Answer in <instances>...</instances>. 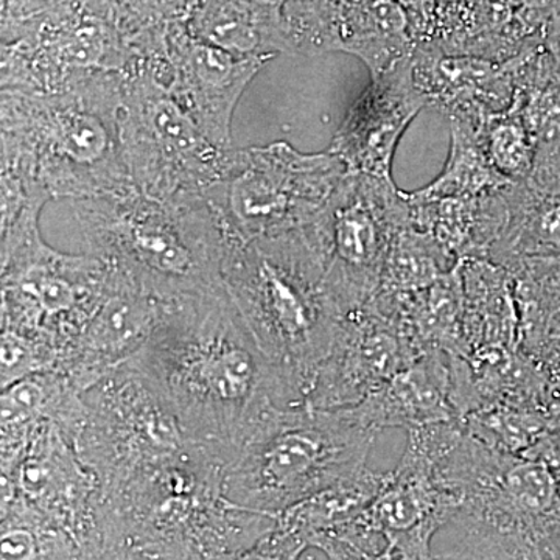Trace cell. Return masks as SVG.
I'll use <instances>...</instances> for the list:
<instances>
[{
	"label": "cell",
	"mask_w": 560,
	"mask_h": 560,
	"mask_svg": "<svg viewBox=\"0 0 560 560\" xmlns=\"http://www.w3.org/2000/svg\"><path fill=\"white\" fill-rule=\"evenodd\" d=\"M223 464L278 407H300L226 290L171 304L128 363Z\"/></svg>",
	"instance_id": "obj_1"
},
{
	"label": "cell",
	"mask_w": 560,
	"mask_h": 560,
	"mask_svg": "<svg viewBox=\"0 0 560 560\" xmlns=\"http://www.w3.org/2000/svg\"><path fill=\"white\" fill-rule=\"evenodd\" d=\"M124 77L98 73L57 92L2 90V176L50 200L136 191L121 151Z\"/></svg>",
	"instance_id": "obj_2"
},
{
	"label": "cell",
	"mask_w": 560,
	"mask_h": 560,
	"mask_svg": "<svg viewBox=\"0 0 560 560\" xmlns=\"http://www.w3.org/2000/svg\"><path fill=\"white\" fill-rule=\"evenodd\" d=\"M223 285L257 348L291 396L305 405L345 313L331 300L326 261L307 228L232 242Z\"/></svg>",
	"instance_id": "obj_3"
},
{
	"label": "cell",
	"mask_w": 560,
	"mask_h": 560,
	"mask_svg": "<svg viewBox=\"0 0 560 560\" xmlns=\"http://www.w3.org/2000/svg\"><path fill=\"white\" fill-rule=\"evenodd\" d=\"M90 253L175 304L223 289L231 238L208 198L156 201L138 190L73 201Z\"/></svg>",
	"instance_id": "obj_4"
},
{
	"label": "cell",
	"mask_w": 560,
	"mask_h": 560,
	"mask_svg": "<svg viewBox=\"0 0 560 560\" xmlns=\"http://www.w3.org/2000/svg\"><path fill=\"white\" fill-rule=\"evenodd\" d=\"M375 440L348 408H275L224 464V492L272 517L366 469Z\"/></svg>",
	"instance_id": "obj_5"
},
{
	"label": "cell",
	"mask_w": 560,
	"mask_h": 560,
	"mask_svg": "<svg viewBox=\"0 0 560 560\" xmlns=\"http://www.w3.org/2000/svg\"><path fill=\"white\" fill-rule=\"evenodd\" d=\"M43 208L28 206L2 220V330L50 349L60 364L105 294L113 268L97 254L51 248L40 235Z\"/></svg>",
	"instance_id": "obj_6"
},
{
	"label": "cell",
	"mask_w": 560,
	"mask_h": 560,
	"mask_svg": "<svg viewBox=\"0 0 560 560\" xmlns=\"http://www.w3.org/2000/svg\"><path fill=\"white\" fill-rule=\"evenodd\" d=\"M121 151L136 190L156 201L206 197L226 172L220 149L149 69L131 61L124 77Z\"/></svg>",
	"instance_id": "obj_7"
},
{
	"label": "cell",
	"mask_w": 560,
	"mask_h": 560,
	"mask_svg": "<svg viewBox=\"0 0 560 560\" xmlns=\"http://www.w3.org/2000/svg\"><path fill=\"white\" fill-rule=\"evenodd\" d=\"M346 173L330 151L302 153L287 142L232 149L223 178L206 198L231 243H245L311 224Z\"/></svg>",
	"instance_id": "obj_8"
},
{
	"label": "cell",
	"mask_w": 560,
	"mask_h": 560,
	"mask_svg": "<svg viewBox=\"0 0 560 560\" xmlns=\"http://www.w3.org/2000/svg\"><path fill=\"white\" fill-rule=\"evenodd\" d=\"M131 58L110 0H57L2 25V90H68L98 73L127 72Z\"/></svg>",
	"instance_id": "obj_9"
},
{
	"label": "cell",
	"mask_w": 560,
	"mask_h": 560,
	"mask_svg": "<svg viewBox=\"0 0 560 560\" xmlns=\"http://www.w3.org/2000/svg\"><path fill=\"white\" fill-rule=\"evenodd\" d=\"M73 447L105 495L140 470L175 458L197 441L149 383L124 364L84 390Z\"/></svg>",
	"instance_id": "obj_10"
},
{
	"label": "cell",
	"mask_w": 560,
	"mask_h": 560,
	"mask_svg": "<svg viewBox=\"0 0 560 560\" xmlns=\"http://www.w3.org/2000/svg\"><path fill=\"white\" fill-rule=\"evenodd\" d=\"M408 215L410 205L394 180L348 172L305 226L326 261L331 300L345 315L377 294L390 243Z\"/></svg>",
	"instance_id": "obj_11"
},
{
	"label": "cell",
	"mask_w": 560,
	"mask_h": 560,
	"mask_svg": "<svg viewBox=\"0 0 560 560\" xmlns=\"http://www.w3.org/2000/svg\"><path fill=\"white\" fill-rule=\"evenodd\" d=\"M136 60L172 92L217 147L232 149L235 108L272 58L238 57L197 38L186 22H176L136 51Z\"/></svg>",
	"instance_id": "obj_12"
},
{
	"label": "cell",
	"mask_w": 560,
	"mask_h": 560,
	"mask_svg": "<svg viewBox=\"0 0 560 560\" xmlns=\"http://www.w3.org/2000/svg\"><path fill=\"white\" fill-rule=\"evenodd\" d=\"M13 493L69 533L92 558L106 550L102 486L55 423L36 431L20 458L0 475Z\"/></svg>",
	"instance_id": "obj_13"
},
{
	"label": "cell",
	"mask_w": 560,
	"mask_h": 560,
	"mask_svg": "<svg viewBox=\"0 0 560 560\" xmlns=\"http://www.w3.org/2000/svg\"><path fill=\"white\" fill-rule=\"evenodd\" d=\"M419 359L399 324L366 304L342 320L337 341L308 390L305 407H353Z\"/></svg>",
	"instance_id": "obj_14"
},
{
	"label": "cell",
	"mask_w": 560,
	"mask_h": 560,
	"mask_svg": "<svg viewBox=\"0 0 560 560\" xmlns=\"http://www.w3.org/2000/svg\"><path fill=\"white\" fill-rule=\"evenodd\" d=\"M110 268L105 294L55 370L80 393L128 363L171 307L113 264Z\"/></svg>",
	"instance_id": "obj_15"
},
{
	"label": "cell",
	"mask_w": 560,
	"mask_h": 560,
	"mask_svg": "<svg viewBox=\"0 0 560 560\" xmlns=\"http://www.w3.org/2000/svg\"><path fill=\"white\" fill-rule=\"evenodd\" d=\"M427 101L412 77V57L372 77L335 132L330 153L348 172L393 179V161L401 136Z\"/></svg>",
	"instance_id": "obj_16"
},
{
	"label": "cell",
	"mask_w": 560,
	"mask_h": 560,
	"mask_svg": "<svg viewBox=\"0 0 560 560\" xmlns=\"http://www.w3.org/2000/svg\"><path fill=\"white\" fill-rule=\"evenodd\" d=\"M463 503L434 474L433 464L418 445L407 442L399 466L366 511L372 530L408 560L429 559L430 539Z\"/></svg>",
	"instance_id": "obj_17"
},
{
	"label": "cell",
	"mask_w": 560,
	"mask_h": 560,
	"mask_svg": "<svg viewBox=\"0 0 560 560\" xmlns=\"http://www.w3.org/2000/svg\"><path fill=\"white\" fill-rule=\"evenodd\" d=\"M528 47L495 60L433 44H416L412 77L427 105L447 117L501 113L514 102L518 69Z\"/></svg>",
	"instance_id": "obj_18"
},
{
	"label": "cell",
	"mask_w": 560,
	"mask_h": 560,
	"mask_svg": "<svg viewBox=\"0 0 560 560\" xmlns=\"http://www.w3.org/2000/svg\"><path fill=\"white\" fill-rule=\"evenodd\" d=\"M448 361L447 353H425L366 399L348 407L350 416L377 434L386 429L410 431L458 420L451 401Z\"/></svg>",
	"instance_id": "obj_19"
},
{
	"label": "cell",
	"mask_w": 560,
	"mask_h": 560,
	"mask_svg": "<svg viewBox=\"0 0 560 560\" xmlns=\"http://www.w3.org/2000/svg\"><path fill=\"white\" fill-rule=\"evenodd\" d=\"M0 410V459L5 470L16 463L36 431L46 423L60 427L73 442L83 419V393L61 372H40L2 389Z\"/></svg>",
	"instance_id": "obj_20"
},
{
	"label": "cell",
	"mask_w": 560,
	"mask_h": 560,
	"mask_svg": "<svg viewBox=\"0 0 560 560\" xmlns=\"http://www.w3.org/2000/svg\"><path fill=\"white\" fill-rule=\"evenodd\" d=\"M405 198L410 205L412 226L429 232L442 248L459 261L489 260L490 253L499 245L510 221L508 187L480 197L433 201H411L407 195Z\"/></svg>",
	"instance_id": "obj_21"
},
{
	"label": "cell",
	"mask_w": 560,
	"mask_h": 560,
	"mask_svg": "<svg viewBox=\"0 0 560 560\" xmlns=\"http://www.w3.org/2000/svg\"><path fill=\"white\" fill-rule=\"evenodd\" d=\"M189 31L238 57L293 54V40L276 0H195Z\"/></svg>",
	"instance_id": "obj_22"
},
{
	"label": "cell",
	"mask_w": 560,
	"mask_h": 560,
	"mask_svg": "<svg viewBox=\"0 0 560 560\" xmlns=\"http://www.w3.org/2000/svg\"><path fill=\"white\" fill-rule=\"evenodd\" d=\"M510 221L489 260L515 257L560 259V160L536 161L525 180L508 187Z\"/></svg>",
	"instance_id": "obj_23"
},
{
	"label": "cell",
	"mask_w": 560,
	"mask_h": 560,
	"mask_svg": "<svg viewBox=\"0 0 560 560\" xmlns=\"http://www.w3.org/2000/svg\"><path fill=\"white\" fill-rule=\"evenodd\" d=\"M518 312V349L548 374L560 370V259L515 257L504 261Z\"/></svg>",
	"instance_id": "obj_24"
},
{
	"label": "cell",
	"mask_w": 560,
	"mask_h": 560,
	"mask_svg": "<svg viewBox=\"0 0 560 560\" xmlns=\"http://www.w3.org/2000/svg\"><path fill=\"white\" fill-rule=\"evenodd\" d=\"M467 355L518 348V312L508 271L488 259L459 261Z\"/></svg>",
	"instance_id": "obj_25"
},
{
	"label": "cell",
	"mask_w": 560,
	"mask_h": 560,
	"mask_svg": "<svg viewBox=\"0 0 560 560\" xmlns=\"http://www.w3.org/2000/svg\"><path fill=\"white\" fill-rule=\"evenodd\" d=\"M388 471H374L366 467L348 480L272 515V521L280 528L300 536L308 548H318L323 541L359 521L381 492Z\"/></svg>",
	"instance_id": "obj_26"
},
{
	"label": "cell",
	"mask_w": 560,
	"mask_h": 560,
	"mask_svg": "<svg viewBox=\"0 0 560 560\" xmlns=\"http://www.w3.org/2000/svg\"><path fill=\"white\" fill-rule=\"evenodd\" d=\"M451 120V153L444 171L433 183L423 189L405 191L411 201H433L441 198H469L499 191L512 186L490 164L482 149L477 128L463 117H448Z\"/></svg>",
	"instance_id": "obj_27"
},
{
	"label": "cell",
	"mask_w": 560,
	"mask_h": 560,
	"mask_svg": "<svg viewBox=\"0 0 560 560\" xmlns=\"http://www.w3.org/2000/svg\"><path fill=\"white\" fill-rule=\"evenodd\" d=\"M0 497V560H98L20 497Z\"/></svg>",
	"instance_id": "obj_28"
},
{
	"label": "cell",
	"mask_w": 560,
	"mask_h": 560,
	"mask_svg": "<svg viewBox=\"0 0 560 560\" xmlns=\"http://www.w3.org/2000/svg\"><path fill=\"white\" fill-rule=\"evenodd\" d=\"M458 264L429 232L412 226L408 215L390 243L377 293L405 294L429 289L451 275Z\"/></svg>",
	"instance_id": "obj_29"
},
{
	"label": "cell",
	"mask_w": 560,
	"mask_h": 560,
	"mask_svg": "<svg viewBox=\"0 0 560 560\" xmlns=\"http://www.w3.org/2000/svg\"><path fill=\"white\" fill-rule=\"evenodd\" d=\"M482 444L504 455H526L560 422L556 411L521 405H495L459 419Z\"/></svg>",
	"instance_id": "obj_30"
},
{
	"label": "cell",
	"mask_w": 560,
	"mask_h": 560,
	"mask_svg": "<svg viewBox=\"0 0 560 560\" xmlns=\"http://www.w3.org/2000/svg\"><path fill=\"white\" fill-rule=\"evenodd\" d=\"M460 117V116H453ZM475 125L490 164L512 183L525 180L536 161V143L521 114L514 108L463 117Z\"/></svg>",
	"instance_id": "obj_31"
},
{
	"label": "cell",
	"mask_w": 560,
	"mask_h": 560,
	"mask_svg": "<svg viewBox=\"0 0 560 560\" xmlns=\"http://www.w3.org/2000/svg\"><path fill=\"white\" fill-rule=\"evenodd\" d=\"M128 44L147 33L187 22L195 0H110Z\"/></svg>",
	"instance_id": "obj_32"
},
{
	"label": "cell",
	"mask_w": 560,
	"mask_h": 560,
	"mask_svg": "<svg viewBox=\"0 0 560 560\" xmlns=\"http://www.w3.org/2000/svg\"><path fill=\"white\" fill-rule=\"evenodd\" d=\"M0 359H2L0 363L2 389L31 375L55 371L58 366V357L50 349L7 330H2Z\"/></svg>",
	"instance_id": "obj_33"
},
{
	"label": "cell",
	"mask_w": 560,
	"mask_h": 560,
	"mask_svg": "<svg viewBox=\"0 0 560 560\" xmlns=\"http://www.w3.org/2000/svg\"><path fill=\"white\" fill-rule=\"evenodd\" d=\"M308 545L296 534L272 526L256 544L238 552L231 560H300Z\"/></svg>",
	"instance_id": "obj_34"
},
{
	"label": "cell",
	"mask_w": 560,
	"mask_h": 560,
	"mask_svg": "<svg viewBox=\"0 0 560 560\" xmlns=\"http://www.w3.org/2000/svg\"><path fill=\"white\" fill-rule=\"evenodd\" d=\"M523 456L544 464L558 482L560 490V422Z\"/></svg>",
	"instance_id": "obj_35"
},
{
	"label": "cell",
	"mask_w": 560,
	"mask_h": 560,
	"mask_svg": "<svg viewBox=\"0 0 560 560\" xmlns=\"http://www.w3.org/2000/svg\"><path fill=\"white\" fill-rule=\"evenodd\" d=\"M47 3V0H2V25L27 20Z\"/></svg>",
	"instance_id": "obj_36"
},
{
	"label": "cell",
	"mask_w": 560,
	"mask_h": 560,
	"mask_svg": "<svg viewBox=\"0 0 560 560\" xmlns=\"http://www.w3.org/2000/svg\"><path fill=\"white\" fill-rule=\"evenodd\" d=\"M541 46H544V50L547 51L552 66L560 75V3L558 9L552 11L550 20L547 22Z\"/></svg>",
	"instance_id": "obj_37"
},
{
	"label": "cell",
	"mask_w": 560,
	"mask_h": 560,
	"mask_svg": "<svg viewBox=\"0 0 560 560\" xmlns=\"http://www.w3.org/2000/svg\"><path fill=\"white\" fill-rule=\"evenodd\" d=\"M98 560H161L151 558L149 555L132 550V548L124 547V545H113V547L106 548L103 556Z\"/></svg>",
	"instance_id": "obj_38"
},
{
	"label": "cell",
	"mask_w": 560,
	"mask_h": 560,
	"mask_svg": "<svg viewBox=\"0 0 560 560\" xmlns=\"http://www.w3.org/2000/svg\"><path fill=\"white\" fill-rule=\"evenodd\" d=\"M363 560H408L401 555L400 551H397L396 548L390 547V545L386 544L383 550L377 552H372V555L364 556Z\"/></svg>",
	"instance_id": "obj_39"
},
{
	"label": "cell",
	"mask_w": 560,
	"mask_h": 560,
	"mask_svg": "<svg viewBox=\"0 0 560 560\" xmlns=\"http://www.w3.org/2000/svg\"><path fill=\"white\" fill-rule=\"evenodd\" d=\"M47 2H57V0H47Z\"/></svg>",
	"instance_id": "obj_40"
}]
</instances>
